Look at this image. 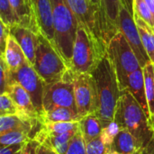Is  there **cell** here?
I'll return each instance as SVG.
<instances>
[{"label":"cell","instance_id":"6da1fadb","mask_svg":"<svg viewBox=\"0 0 154 154\" xmlns=\"http://www.w3.org/2000/svg\"><path fill=\"white\" fill-rule=\"evenodd\" d=\"M96 84L97 111L96 115L104 127L114 121L115 113L121 89L116 69L107 53L91 72Z\"/></svg>","mask_w":154,"mask_h":154},{"label":"cell","instance_id":"7a4b0ae2","mask_svg":"<svg viewBox=\"0 0 154 154\" xmlns=\"http://www.w3.org/2000/svg\"><path fill=\"white\" fill-rule=\"evenodd\" d=\"M114 121L117 123L120 129L128 130L144 150L154 151V132L151 121L127 89L121 91Z\"/></svg>","mask_w":154,"mask_h":154},{"label":"cell","instance_id":"3957f363","mask_svg":"<svg viewBox=\"0 0 154 154\" xmlns=\"http://www.w3.org/2000/svg\"><path fill=\"white\" fill-rule=\"evenodd\" d=\"M106 52V45L79 23L69 70L73 73H91Z\"/></svg>","mask_w":154,"mask_h":154},{"label":"cell","instance_id":"277c9868","mask_svg":"<svg viewBox=\"0 0 154 154\" xmlns=\"http://www.w3.org/2000/svg\"><path fill=\"white\" fill-rule=\"evenodd\" d=\"M51 4L55 47L69 69L79 22L67 0H51Z\"/></svg>","mask_w":154,"mask_h":154},{"label":"cell","instance_id":"5b68a950","mask_svg":"<svg viewBox=\"0 0 154 154\" xmlns=\"http://www.w3.org/2000/svg\"><path fill=\"white\" fill-rule=\"evenodd\" d=\"M32 66L46 84L63 80L69 71V67L60 51L42 32L39 33V44Z\"/></svg>","mask_w":154,"mask_h":154},{"label":"cell","instance_id":"8992f818","mask_svg":"<svg viewBox=\"0 0 154 154\" xmlns=\"http://www.w3.org/2000/svg\"><path fill=\"white\" fill-rule=\"evenodd\" d=\"M106 53L116 69L120 89L125 90L129 75L142 68L139 60L121 32L111 39Z\"/></svg>","mask_w":154,"mask_h":154},{"label":"cell","instance_id":"52a82bcc","mask_svg":"<svg viewBox=\"0 0 154 154\" xmlns=\"http://www.w3.org/2000/svg\"><path fill=\"white\" fill-rule=\"evenodd\" d=\"M63 80H70L74 85L77 109L82 118L97 111L96 84L91 73H73L68 71Z\"/></svg>","mask_w":154,"mask_h":154},{"label":"cell","instance_id":"ba28073f","mask_svg":"<svg viewBox=\"0 0 154 154\" xmlns=\"http://www.w3.org/2000/svg\"><path fill=\"white\" fill-rule=\"evenodd\" d=\"M13 82H17L29 93L32 103L42 118L44 114L43 92L46 83L28 60L16 71L11 72L10 84Z\"/></svg>","mask_w":154,"mask_h":154},{"label":"cell","instance_id":"9c48e42d","mask_svg":"<svg viewBox=\"0 0 154 154\" xmlns=\"http://www.w3.org/2000/svg\"><path fill=\"white\" fill-rule=\"evenodd\" d=\"M56 107H68L78 113L72 81L61 80L45 85L43 92L44 112Z\"/></svg>","mask_w":154,"mask_h":154},{"label":"cell","instance_id":"30bf717a","mask_svg":"<svg viewBox=\"0 0 154 154\" xmlns=\"http://www.w3.org/2000/svg\"><path fill=\"white\" fill-rule=\"evenodd\" d=\"M119 32L125 37L127 42L134 51L142 68H144L147 64L152 62L143 47L134 15L124 5H122L119 13Z\"/></svg>","mask_w":154,"mask_h":154},{"label":"cell","instance_id":"8fae6325","mask_svg":"<svg viewBox=\"0 0 154 154\" xmlns=\"http://www.w3.org/2000/svg\"><path fill=\"white\" fill-rule=\"evenodd\" d=\"M67 1L76 15L79 23L84 25L97 39L105 43L102 36V20L100 10L90 0Z\"/></svg>","mask_w":154,"mask_h":154},{"label":"cell","instance_id":"7c38bea8","mask_svg":"<svg viewBox=\"0 0 154 154\" xmlns=\"http://www.w3.org/2000/svg\"><path fill=\"white\" fill-rule=\"evenodd\" d=\"M102 36L108 46L111 39L119 32V13L123 5L122 0H100Z\"/></svg>","mask_w":154,"mask_h":154},{"label":"cell","instance_id":"4fadbf2b","mask_svg":"<svg viewBox=\"0 0 154 154\" xmlns=\"http://www.w3.org/2000/svg\"><path fill=\"white\" fill-rule=\"evenodd\" d=\"M5 92H7L15 103L19 110V116L32 121H40L42 123V118L38 114L29 93L20 84L17 82L9 84Z\"/></svg>","mask_w":154,"mask_h":154},{"label":"cell","instance_id":"5bb4252c","mask_svg":"<svg viewBox=\"0 0 154 154\" xmlns=\"http://www.w3.org/2000/svg\"><path fill=\"white\" fill-rule=\"evenodd\" d=\"M32 4L41 32L46 36L55 47L51 0H32Z\"/></svg>","mask_w":154,"mask_h":154},{"label":"cell","instance_id":"9a60e30c","mask_svg":"<svg viewBox=\"0 0 154 154\" xmlns=\"http://www.w3.org/2000/svg\"><path fill=\"white\" fill-rule=\"evenodd\" d=\"M10 32L23 49L27 60L32 65L35 60L36 49L39 44V33L21 25H15L10 28Z\"/></svg>","mask_w":154,"mask_h":154},{"label":"cell","instance_id":"2e32d148","mask_svg":"<svg viewBox=\"0 0 154 154\" xmlns=\"http://www.w3.org/2000/svg\"><path fill=\"white\" fill-rule=\"evenodd\" d=\"M12 7L19 19L23 27L28 28L36 33H40L41 30L37 22V18L33 10L32 0H9Z\"/></svg>","mask_w":154,"mask_h":154},{"label":"cell","instance_id":"e0dca14e","mask_svg":"<svg viewBox=\"0 0 154 154\" xmlns=\"http://www.w3.org/2000/svg\"><path fill=\"white\" fill-rule=\"evenodd\" d=\"M125 89H127L133 97L137 100V102L141 105L148 118L151 121V113L149 109V105L146 97L145 87H144V76L143 68L138 69L129 75L126 82Z\"/></svg>","mask_w":154,"mask_h":154},{"label":"cell","instance_id":"ac0fdd59","mask_svg":"<svg viewBox=\"0 0 154 154\" xmlns=\"http://www.w3.org/2000/svg\"><path fill=\"white\" fill-rule=\"evenodd\" d=\"M110 151L121 154H141L144 149L128 130L120 129L111 143Z\"/></svg>","mask_w":154,"mask_h":154},{"label":"cell","instance_id":"d6986e66","mask_svg":"<svg viewBox=\"0 0 154 154\" xmlns=\"http://www.w3.org/2000/svg\"><path fill=\"white\" fill-rule=\"evenodd\" d=\"M0 57L4 59L11 72L16 71L27 61L23 49L12 34H10L7 40V44L4 54Z\"/></svg>","mask_w":154,"mask_h":154},{"label":"cell","instance_id":"ffe728a7","mask_svg":"<svg viewBox=\"0 0 154 154\" xmlns=\"http://www.w3.org/2000/svg\"><path fill=\"white\" fill-rule=\"evenodd\" d=\"M103 125L96 114H90L81 118L79 121V130L86 143L98 137L103 131Z\"/></svg>","mask_w":154,"mask_h":154},{"label":"cell","instance_id":"44dd1931","mask_svg":"<svg viewBox=\"0 0 154 154\" xmlns=\"http://www.w3.org/2000/svg\"><path fill=\"white\" fill-rule=\"evenodd\" d=\"M79 115L68 107H56L44 112L42 117V124L56 122H79Z\"/></svg>","mask_w":154,"mask_h":154},{"label":"cell","instance_id":"7402d4cb","mask_svg":"<svg viewBox=\"0 0 154 154\" xmlns=\"http://www.w3.org/2000/svg\"><path fill=\"white\" fill-rule=\"evenodd\" d=\"M140 36L143 44V47L151 59L152 62L154 64V31L153 29L143 19L136 16L134 17Z\"/></svg>","mask_w":154,"mask_h":154},{"label":"cell","instance_id":"603a6c76","mask_svg":"<svg viewBox=\"0 0 154 154\" xmlns=\"http://www.w3.org/2000/svg\"><path fill=\"white\" fill-rule=\"evenodd\" d=\"M79 131V122H56L42 124L41 132L48 134H62Z\"/></svg>","mask_w":154,"mask_h":154},{"label":"cell","instance_id":"cb8c5ba5","mask_svg":"<svg viewBox=\"0 0 154 154\" xmlns=\"http://www.w3.org/2000/svg\"><path fill=\"white\" fill-rule=\"evenodd\" d=\"M34 139L32 134L28 130H14L0 135V148L17 144L25 143L26 142Z\"/></svg>","mask_w":154,"mask_h":154},{"label":"cell","instance_id":"d4e9b609","mask_svg":"<svg viewBox=\"0 0 154 154\" xmlns=\"http://www.w3.org/2000/svg\"><path fill=\"white\" fill-rule=\"evenodd\" d=\"M144 76V87L146 92V97L149 105V109L152 115L154 113V65L152 62L147 64L143 68Z\"/></svg>","mask_w":154,"mask_h":154},{"label":"cell","instance_id":"484cf974","mask_svg":"<svg viewBox=\"0 0 154 154\" xmlns=\"http://www.w3.org/2000/svg\"><path fill=\"white\" fill-rule=\"evenodd\" d=\"M0 21L9 28L20 24L9 0H0Z\"/></svg>","mask_w":154,"mask_h":154},{"label":"cell","instance_id":"4316f807","mask_svg":"<svg viewBox=\"0 0 154 154\" xmlns=\"http://www.w3.org/2000/svg\"><path fill=\"white\" fill-rule=\"evenodd\" d=\"M140 17L153 29L152 14L144 0H134V18Z\"/></svg>","mask_w":154,"mask_h":154},{"label":"cell","instance_id":"83f0119b","mask_svg":"<svg viewBox=\"0 0 154 154\" xmlns=\"http://www.w3.org/2000/svg\"><path fill=\"white\" fill-rule=\"evenodd\" d=\"M13 115L19 116V110L10 95L4 92L0 95V116Z\"/></svg>","mask_w":154,"mask_h":154},{"label":"cell","instance_id":"f1b7e54d","mask_svg":"<svg viewBox=\"0 0 154 154\" xmlns=\"http://www.w3.org/2000/svg\"><path fill=\"white\" fill-rule=\"evenodd\" d=\"M109 150L110 146L104 141L101 134L87 143L88 154H107Z\"/></svg>","mask_w":154,"mask_h":154},{"label":"cell","instance_id":"f546056e","mask_svg":"<svg viewBox=\"0 0 154 154\" xmlns=\"http://www.w3.org/2000/svg\"><path fill=\"white\" fill-rule=\"evenodd\" d=\"M66 154H88L87 144L83 139L80 130L71 139Z\"/></svg>","mask_w":154,"mask_h":154},{"label":"cell","instance_id":"4dcf8cb0","mask_svg":"<svg viewBox=\"0 0 154 154\" xmlns=\"http://www.w3.org/2000/svg\"><path fill=\"white\" fill-rule=\"evenodd\" d=\"M119 131H120L119 125H117L116 122L113 121L107 126H106V127L103 128V131L101 133V135H102L104 141L109 146H111V143H112L113 140L115 139V137L116 136V134H118Z\"/></svg>","mask_w":154,"mask_h":154},{"label":"cell","instance_id":"1f68e13d","mask_svg":"<svg viewBox=\"0 0 154 154\" xmlns=\"http://www.w3.org/2000/svg\"><path fill=\"white\" fill-rule=\"evenodd\" d=\"M0 68H1V76H0V87H1V94L5 91L6 87L10 84L11 79V71L8 69L5 61L3 58L0 57Z\"/></svg>","mask_w":154,"mask_h":154},{"label":"cell","instance_id":"d6a6232c","mask_svg":"<svg viewBox=\"0 0 154 154\" xmlns=\"http://www.w3.org/2000/svg\"><path fill=\"white\" fill-rule=\"evenodd\" d=\"M0 51H1V55L4 54L5 50L6 48V44H7V40L11 34L10 32V28L8 26H6L4 23H2L0 21Z\"/></svg>","mask_w":154,"mask_h":154},{"label":"cell","instance_id":"836d02e7","mask_svg":"<svg viewBox=\"0 0 154 154\" xmlns=\"http://www.w3.org/2000/svg\"><path fill=\"white\" fill-rule=\"evenodd\" d=\"M40 142L36 139H32L23 143L20 154H37V150L40 145Z\"/></svg>","mask_w":154,"mask_h":154},{"label":"cell","instance_id":"e575fe53","mask_svg":"<svg viewBox=\"0 0 154 154\" xmlns=\"http://www.w3.org/2000/svg\"><path fill=\"white\" fill-rule=\"evenodd\" d=\"M23 143H17L0 148V154H20Z\"/></svg>","mask_w":154,"mask_h":154},{"label":"cell","instance_id":"d590c367","mask_svg":"<svg viewBox=\"0 0 154 154\" xmlns=\"http://www.w3.org/2000/svg\"><path fill=\"white\" fill-rule=\"evenodd\" d=\"M37 154H60L54 148H52L51 145H49L46 143H41L38 150Z\"/></svg>","mask_w":154,"mask_h":154},{"label":"cell","instance_id":"8d00e7d4","mask_svg":"<svg viewBox=\"0 0 154 154\" xmlns=\"http://www.w3.org/2000/svg\"><path fill=\"white\" fill-rule=\"evenodd\" d=\"M122 4L134 15V0H122Z\"/></svg>","mask_w":154,"mask_h":154},{"label":"cell","instance_id":"74e56055","mask_svg":"<svg viewBox=\"0 0 154 154\" xmlns=\"http://www.w3.org/2000/svg\"><path fill=\"white\" fill-rule=\"evenodd\" d=\"M145 3L147 4L148 7L150 8L152 14V19H153V29H154V0H144Z\"/></svg>","mask_w":154,"mask_h":154},{"label":"cell","instance_id":"f35d334b","mask_svg":"<svg viewBox=\"0 0 154 154\" xmlns=\"http://www.w3.org/2000/svg\"><path fill=\"white\" fill-rule=\"evenodd\" d=\"M99 10H100V12H101V2H100V0H90Z\"/></svg>","mask_w":154,"mask_h":154},{"label":"cell","instance_id":"ab89813d","mask_svg":"<svg viewBox=\"0 0 154 154\" xmlns=\"http://www.w3.org/2000/svg\"><path fill=\"white\" fill-rule=\"evenodd\" d=\"M141 154H154V151H151V150H144Z\"/></svg>","mask_w":154,"mask_h":154},{"label":"cell","instance_id":"60d3db41","mask_svg":"<svg viewBox=\"0 0 154 154\" xmlns=\"http://www.w3.org/2000/svg\"><path fill=\"white\" fill-rule=\"evenodd\" d=\"M151 124H152V127L153 129L154 132V113L152 115V118H151Z\"/></svg>","mask_w":154,"mask_h":154},{"label":"cell","instance_id":"b9f144b4","mask_svg":"<svg viewBox=\"0 0 154 154\" xmlns=\"http://www.w3.org/2000/svg\"><path fill=\"white\" fill-rule=\"evenodd\" d=\"M107 154H121V153H118V152H113V151H110V150H109V152H107Z\"/></svg>","mask_w":154,"mask_h":154},{"label":"cell","instance_id":"7bdbcfd3","mask_svg":"<svg viewBox=\"0 0 154 154\" xmlns=\"http://www.w3.org/2000/svg\"><path fill=\"white\" fill-rule=\"evenodd\" d=\"M153 65H154V64H153Z\"/></svg>","mask_w":154,"mask_h":154},{"label":"cell","instance_id":"ee69618b","mask_svg":"<svg viewBox=\"0 0 154 154\" xmlns=\"http://www.w3.org/2000/svg\"><path fill=\"white\" fill-rule=\"evenodd\" d=\"M153 31H154V30H153Z\"/></svg>","mask_w":154,"mask_h":154},{"label":"cell","instance_id":"f6af8a7d","mask_svg":"<svg viewBox=\"0 0 154 154\" xmlns=\"http://www.w3.org/2000/svg\"><path fill=\"white\" fill-rule=\"evenodd\" d=\"M153 30H154V29H153Z\"/></svg>","mask_w":154,"mask_h":154}]
</instances>
